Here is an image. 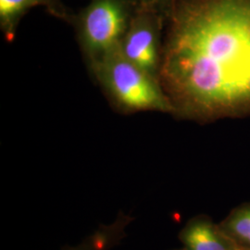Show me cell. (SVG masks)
<instances>
[{"label": "cell", "instance_id": "1", "mask_svg": "<svg viewBox=\"0 0 250 250\" xmlns=\"http://www.w3.org/2000/svg\"><path fill=\"white\" fill-rule=\"evenodd\" d=\"M161 77L197 119L250 113V0H172Z\"/></svg>", "mask_w": 250, "mask_h": 250}, {"label": "cell", "instance_id": "2", "mask_svg": "<svg viewBox=\"0 0 250 250\" xmlns=\"http://www.w3.org/2000/svg\"><path fill=\"white\" fill-rule=\"evenodd\" d=\"M97 63L101 80L122 107L160 111H170L174 107L154 76L127 60L120 45Z\"/></svg>", "mask_w": 250, "mask_h": 250}, {"label": "cell", "instance_id": "3", "mask_svg": "<svg viewBox=\"0 0 250 250\" xmlns=\"http://www.w3.org/2000/svg\"><path fill=\"white\" fill-rule=\"evenodd\" d=\"M133 17L127 0H92L83 10L81 36L97 61L120 45Z\"/></svg>", "mask_w": 250, "mask_h": 250}, {"label": "cell", "instance_id": "4", "mask_svg": "<svg viewBox=\"0 0 250 250\" xmlns=\"http://www.w3.org/2000/svg\"><path fill=\"white\" fill-rule=\"evenodd\" d=\"M159 17L146 8L134 15L120 44L125 58L145 72L154 74L158 69Z\"/></svg>", "mask_w": 250, "mask_h": 250}, {"label": "cell", "instance_id": "5", "mask_svg": "<svg viewBox=\"0 0 250 250\" xmlns=\"http://www.w3.org/2000/svg\"><path fill=\"white\" fill-rule=\"evenodd\" d=\"M178 238L188 250H236L237 246L224 233L219 224L208 215L189 219L181 229Z\"/></svg>", "mask_w": 250, "mask_h": 250}, {"label": "cell", "instance_id": "6", "mask_svg": "<svg viewBox=\"0 0 250 250\" xmlns=\"http://www.w3.org/2000/svg\"><path fill=\"white\" fill-rule=\"evenodd\" d=\"M134 220L133 215L120 210L112 222L99 224L81 241L65 245L60 250H113L127 237V229Z\"/></svg>", "mask_w": 250, "mask_h": 250}, {"label": "cell", "instance_id": "7", "mask_svg": "<svg viewBox=\"0 0 250 250\" xmlns=\"http://www.w3.org/2000/svg\"><path fill=\"white\" fill-rule=\"evenodd\" d=\"M219 225L237 247L250 249V202L234 208Z\"/></svg>", "mask_w": 250, "mask_h": 250}, {"label": "cell", "instance_id": "8", "mask_svg": "<svg viewBox=\"0 0 250 250\" xmlns=\"http://www.w3.org/2000/svg\"><path fill=\"white\" fill-rule=\"evenodd\" d=\"M52 0H0V21L2 27L11 32L25 12L33 7L50 6Z\"/></svg>", "mask_w": 250, "mask_h": 250}, {"label": "cell", "instance_id": "9", "mask_svg": "<svg viewBox=\"0 0 250 250\" xmlns=\"http://www.w3.org/2000/svg\"><path fill=\"white\" fill-rule=\"evenodd\" d=\"M141 2H143L144 5H146V8H150L155 4H161V3H165V2H169L171 4L172 0H140Z\"/></svg>", "mask_w": 250, "mask_h": 250}, {"label": "cell", "instance_id": "10", "mask_svg": "<svg viewBox=\"0 0 250 250\" xmlns=\"http://www.w3.org/2000/svg\"><path fill=\"white\" fill-rule=\"evenodd\" d=\"M236 250H250V249H245V248H240V247H237Z\"/></svg>", "mask_w": 250, "mask_h": 250}, {"label": "cell", "instance_id": "11", "mask_svg": "<svg viewBox=\"0 0 250 250\" xmlns=\"http://www.w3.org/2000/svg\"><path fill=\"white\" fill-rule=\"evenodd\" d=\"M188 250V249H186V248H182V249H175V250Z\"/></svg>", "mask_w": 250, "mask_h": 250}]
</instances>
